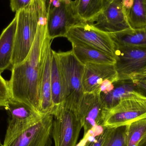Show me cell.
<instances>
[{"mask_svg":"<svg viewBox=\"0 0 146 146\" xmlns=\"http://www.w3.org/2000/svg\"><path fill=\"white\" fill-rule=\"evenodd\" d=\"M65 37L71 43L87 45L115 58V44L108 33L87 23H81L71 27Z\"/></svg>","mask_w":146,"mask_h":146,"instance_id":"8","label":"cell"},{"mask_svg":"<svg viewBox=\"0 0 146 146\" xmlns=\"http://www.w3.org/2000/svg\"><path fill=\"white\" fill-rule=\"evenodd\" d=\"M114 87L106 94H100V98L105 110H108L116 105L120 100L133 91L135 85L132 81L118 80L113 83Z\"/></svg>","mask_w":146,"mask_h":146,"instance_id":"21","label":"cell"},{"mask_svg":"<svg viewBox=\"0 0 146 146\" xmlns=\"http://www.w3.org/2000/svg\"><path fill=\"white\" fill-rule=\"evenodd\" d=\"M10 98L8 81L0 74V109L5 108Z\"/></svg>","mask_w":146,"mask_h":146,"instance_id":"24","label":"cell"},{"mask_svg":"<svg viewBox=\"0 0 146 146\" xmlns=\"http://www.w3.org/2000/svg\"><path fill=\"white\" fill-rule=\"evenodd\" d=\"M106 80L113 83L118 81L115 64L89 63L85 65L82 78L84 93H96Z\"/></svg>","mask_w":146,"mask_h":146,"instance_id":"13","label":"cell"},{"mask_svg":"<svg viewBox=\"0 0 146 146\" xmlns=\"http://www.w3.org/2000/svg\"><path fill=\"white\" fill-rule=\"evenodd\" d=\"M88 24L108 34L130 29L121 0H106L102 12Z\"/></svg>","mask_w":146,"mask_h":146,"instance_id":"11","label":"cell"},{"mask_svg":"<svg viewBox=\"0 0 146 146\" xmlns=\"http://www.w3.org/2000/svg\"><path fill=\"white\" fill-rule=\"evenodd\" d=\"M4 109L9 115L5 138L33 126L38 122L44 115L29 105L11 98Z\"/></svg>","mask_w":146,"mask_h":146,"instance_id":"10","label":"cell"},{"mask_svg":"<svg viewBox=\"0 0 146 146\" xmlns=\"http://www.w3.org/2000/svg\"><path fill=\"white\" fill-rule=\"evenodd\" d=\"M105 111L100 93H84L78 112L84 129V137L98 127H102Z\"/></svg>","mask_w":146,"mask_h":146,"instance_id":"12","label":"cell"},{"mask_svg":"<svg viewBox=\"0 0 146 146\" xmlns=\"http://www.w3.org/2000/svg\"><path fill=\"white\" fill-rule=\"evenodd\" d=\"M104 129L98 133L96 136L94 137L93 135L95 133L92 134H89L84 139H87V141L82 146H101L103 142L104 138Z\"/></svg>","mask_w":146,"mask_h":146,"instance_id":"25","label":"cell"},{"mask_svg":"<svg viewBox=\"0 0 146 146\" xmlns=\"http://www.w3.org/2000/svg\"><path fill=\"white\" fill-rule=\"evenodd\" d=\"M48 4L47 34L51 40L66 37L69 29L82 23L75 14L71 0H50Z\"/></svg>","mask_w":146,"mask_h":146,"instance_id":"6","label":"cell"},{"mask_svg":"<svg viewBox=\"0 0 146 146\" xmlns=\"http://www.w3.org/2000/svg\"><path fill=\"white\" fill-rule=\"evenodd\" d=\"M133 81L136 91L146 97V77Z\"/></svg>","mask_w":146,"mask_h":146,"instance_id":"27","label":"cell"},{"mask_svg":"<svg viewBox=\"0 0 146 146\" xmlns=\"http://www.w3.org/2000/svg\"><path fill=\"white\" fill-rule=\"evenodd\" d=\"M109 34L113 41L115 48L135 47L146 49V29H129Z\"/></svg>","mask_w":146,"mask_h":146,"instance_id":"18","label":"cell"},{"mask_svg":"<svg viewBox=\"0 0 146 146\" xmlns=\"http://www.w3.org/2000/svg\"><path fill=\"white\" fill-rule=\"evenodd\" d=\"M0 146H3V144H2L1 141H0Z\"/></svg>","mask_w":146,"mask_h":146,"instance_id":"29","label":"cell"},{"mask_svg":"<svg viewBox=\"0 0 146 146\" xmlns=\"http://www.w3.org/2000/svg\"><path fill=\"white\" fill-rule=\"evenodd\" d=\"M53 122L52 115H44L33 126L4 138L3 146H51Z\"/></svg>","mask_w":146,"mask_h":146,"instance_id":"7","label":"cell"},{"mask_svg":"<svg viewBox=\"0 0 146 146\" xmlns=\"http://www.w3.org/2000/svg\"><path fill=\"white\" fill-rule=\"evenodd\" d=\"M106 0L72 1L74 11L82 23L89 24L102 12Z\"/></svg>","mask_w":146,"mask_h":146,"instance_id":"19","label":"cell"},{"mask_svg":"<svg viewBox=\"0 0 146 146\" xmlns=\"http://www.w3.org/2000/svg\"><path fill=\"white\" fill-rule=\"evenodd\" d=\"M31 1L32 0H11L10 7L12 11L16 13L25 8Z\"/></svg>","mask_w":146,"mask_h":146,"instance_id":"26","label":"cell"},{"mask_svg":"<svg viewBox=\"0 0 146 146\" xmlns=\"http://www.w3.org/2000/svg\"><path fill=\"white\" fill-rule=\"evenodd\" d=\"M52 138L55 146H76L82 124L76 112L62 105L55 108Z\"/></svg>","mask_w":146,"mask_h":146,"instance_id":"5","label":"cell"},{"mask_svg":"<svg viewBox=\"0 0 146 146\" xmlns=\"http://www.w3.org/2000/svg\"><path fill=\"white\" fill-rule=\"evenodd\" d=\"M115 67L118 80H133L146 71V49L115 48Z\"/></svg>","mask_w":146,"mask_h":146,"instance_id":"9","label":"cell"},{"mask_svg":"<svg viewBox=\"0 0 146 146\" xmlns=\"http://www.w3.org/2000/svg\"><path fill=\"white\" fill-rule=\"evenodd\" d=\"M57 54L64 88V100L62 105L78 114L84 94L82 78L85 65L78 61L72 50Z\"/></svg>","mask_w":146,"mask_h":146,"instance_id":"3","label":"cell"},{"mask_svg":"<svg viewBox=\"0 0 146 146\" xmlns=\"http://www.w3.org/2000/svg\"><path fill=\"white\" fill-rule=\"evenodd\" d=\"M51 87L52 102L55 109L63 103L64 92L57 52L52 50L51 52Z\"/></svg>","mask_w":146,"mask_h":146,"instance_id":"20","label":"cell"},{"mask_svg":"<svg viewBox=\"0 0 146 146\" xmlns=\"http://www.w3.org/2000/svg\"><path fill=\"white\" fill-rule=\"evenodd\" d=\"M127 127V146H140L145 141L146 117Z\"/></svg>","mask_w":146,"mask_h":146,"instance_id":"22","label":"cell"},{"mask_svg":"<svg viewBox=\"0 0 146 146\" xmlns=\"http://www.w3.org/2000/svg\"><path fill=\"white\" fill-rule=\"evenodd\" d=\"M47 6L46 0H32L25 8L15 13L17 26L12 69L24 61L28 56L36 35L40 17Z\"/></svg>","mask_w":146,"mask_h":146,"instance_id":"2","label":"cell"},{"mask_svg":"<svg viewBox=\"0 0 146 146\" xmlns=\"http://www.w3.org/2000/svg\"><path fill=\"white\" fill-rule=\"evenodd\" d=\"M127 126L116 128H105L101 146H127Z\"/></svg>","mask_w":146,"mask_h":146,"instance_id":"23","label":"cell"},{"mask_svg":"<svg viewBox=\"0 0 146 146\" xmlns=\"http://www.w3.org/2000/svg\"><path fill=\"white\" fill-rule=\"evenodd\" d=\"M16 26L15 16L0 36V74L6 69H12Z\"/></svg>","mask_w":146,"mask_h":146,"instance_id":"15","label":"cell"},{"mask_svg":"<svg viewBox=\"0 0 146 146\" xmlns=\"http://www.w3.org/2000/svg\"><path fill=\"white\" fill-rule=\"evenodd\" d=\"M122 2L129 28L146 29V0H122Z\"/></svg>","mask_w":146,"mask_h":146,"instance_id":"16","label":"cell"},{"mask_svg":"<svg viewBox=\"0 0 146 146\" xmlns=\"http://www.w3.org/2000/svg\"><path fill=\"white\" fill-rule=\"evenodd\" d=\"M140 146H146V140L144 142V143H143V144H142V145H141Z\"/></svg>","mask_w":146,"mask_h":146,"instance_id":"28","label":"cell"},{"mask_svg":"<svg viewBox=\"0 0 146 146\" xmlns=\"http://www.w3.org/2000/svg\"><path fill=\"white\" fill-rule=\"evenodd\" d=\"M146 117V97L136 90L123 98L114 107L105 110L102 127H124Z\"/></svg>","mask_w":146,"mask_h":146,"instance_id":"4","label":"cell"},{"mask_svg":"<svg viewBox=\"0 0 146 146\" xmlns=\"http://www.w3.org/2000/svg\"><path fill=\"white\" fill-rule=\"evenodd\" d=\"M48 14L42 13L31 51L25 61L11 69L8 81L10 98L39 111V93L43 69L51 41L47 34Z\"/></svg>","mask_w":146,"mask_h":146,"instance_id":"1","label":"cell"},{"mask_svg":"<svg viewBox=\"0 0 146 146\" xmlns=\"http://www.w3.org/2000/svg\"><path fill=\"white\" fill-rule=\"evenodd\" d=\"M51 46L47 51L45 57L39 93L40 113L43 115H52L54 111L51 87Z\"/></svg>","mask_w":146,"mask_h":146,"instance_id":"14","label":"cell"},{"mask_svg":"<svg viewBox=\"0 0 146 146\" xmlns=\"http://www.w3.org/2000/svg\"><path fill=\"white\" fill-rule=\"evenodd\" d=\"M72 51L78 61L83 65L87 63L115 64V57L103 51L87 45L76 43H71Z\"/></svg>","mask_w":146,"mask_h":146,"instance_id":"17","label":"cell"}]
</instances>
